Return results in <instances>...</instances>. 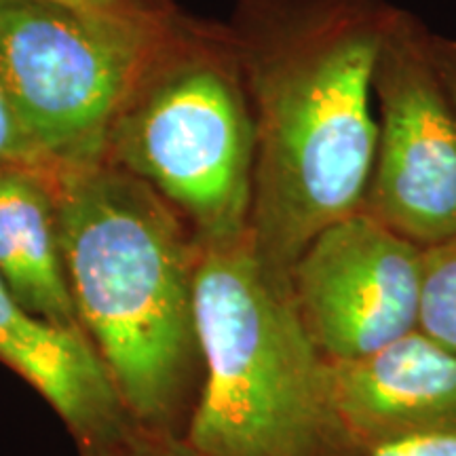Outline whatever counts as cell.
<instances>
[{
  "mask_svg": "<svg viewBox=\"0 0 456 456\" xmlns=\"http://www.w3.org/2000/svg\"><path fill=\"white\" fill-rule=\"evenodd\" d=\"M391 13L387 0H254L245 13L235 55L256 129L249 232L283 275L366 203Z\"/></svg>",
  "mask_w": 456,
  "mask_h": 456,
  "instance_id": "obj_1",
  "label": "cell"
},
{
  "mask_svg": "<svg viewBox=\"0 0 456 456\" xmlns=\"http://www.w3.org/2000/svg\"><path fill=\"white\" fill-rule=\"evenodd\" d=\"M60 241L77 319L121 402L148 423L174 412L199 349L197 241L146 182L102 161L60 167Z\"/></svg>",
  "mask_w": 456,
  "mask_h": 456,
  "instance_id": "obj_2",
  "label": "cell"
},
{
  "mask_svg": "<svg viewBox=\"0 0 456 456\" xmlns=\"http://www.w3.org/2000/svg\"><path fill=\"white\" fill-rule=\"evenodd\" d=\"M192 309L205 363L188 431L199 456H317L342 436L330 359L252 232L197 241Z\"/></svg>",
  "mask_w": 456,
  "mask_h": 456,
  "instance_id": "obj_3",
  "label": "cell"
},
{
  "mask_svg": "<svg viewBox=\"0 0 456 456\" xmlns=\"http://www.w3.org/2000/svg\"><path fill=\"white\" fill-rule=\"evenodd\" d=\"M106 151L184 214L197 241L249 231L256 129L235 53L184 38L131 95Z\"/></svg>",
  "mask_w": 456,
  "mask_h": 456,
  "instance_id": "obj_4",
  "label": "cell"
},
{
  "mask_svg": "<svg viewBox=\"0 0 456 456\" xmlns=\"http://www.w3.org/2000/svg\"><path fill=\"white\" fill-rule=\"evenodd\" d=\"M184 41L167 17L129 20L0 0V81L43 163H98L112 123Z\"/></svg>",
  "mask_w": 456,
  "mask_h": 456,
  "instance_id": "obj_5",
  "label": "cell"
},
{
  "mask_svg": "<svg viewBox=\"0 0 456 456\" xmlns=\"http://www.w3.org/2000/svg\"><path fill=\"white\" fill-rule=\"evenodd\" d=\"M376 152L363 212L419 248L456 235V104L431 32L393 7L374 70Z\"/></svg>",
  "mask_w": 456,
  "mask_h": 456,
  "instance_id": "obj_6",
  "label": "cell"
},
{
  "mask_svg": "<svg viewBox=\"0 0 456 456\" xmlns=\"http://www.w3.org/2000/svg\"><path fill=\"white\" fill-rule=\"evenodd\" d=\"M420 249L363 209L306 245L289 285L330 362L363 357L416 330Z\"/></svg>",
  "mask_w": 456,
  "mask_h": 456,
  "instance_id": "obj_7",
  "label": "cell"
},
{
  "mask_svg": "<svg viewBox=\"0 0 456 456\" xmlns=\"http://www.w3.org/2000/svg\"><path fill=\"white\" fill-rule=\"evenodd\" d=\"M330 374L342 436L370 452L456 433V353L419 330L363 357L330 362Z\"/></svg>",
  "mask_w": 456,
  "mask_h": 456,
  "instance_id": "obj_8",
  "label": "cell"
},
{
  "mask_svg": "<svg viewBox=\"0 0 456 456\" xmlns=\"http://www.w3.org/2000/svg\"><path fill=\"white\" fill-rule=\"evenodd\" d=\"M0 359L37 387L85 440L121 427V395L78 328L49 322L15 298L0 277Z\"/></svg>",
  "mask_w": 456,
  "mask_h": 456,
  "instance_id": "obj_9",
  "label": "cell"
},
{
  "mask_svg": "<svg viewBox=\"0 0 456 456\" xmlns=\"http://www.w3.org/2000/svg\"><path fill=\"white\" fill-rule=\"evenodd\" d=\"M0 277L37 315L77 328L55 191L28 167H0Z\"/></svg>",
  "mask_w": 456,
  "mask_h": 456,
  "instance_id": "obj_10",
  "label": "cell"
},
{
  "mask_svg": "<svg viewBox=\"0 0 456 456\" xmlns=\"http://www.w3.org/2000/svg\"><path fill=\"white\" fill-rule=\"evenodd\" d=\"M416 330L456 353V235L420 249Z\"/></svg>",
  "mask_w": 456,
  "mask_h": 456,
  "instance_id": "obj_11",
  "label": "cell"
},
{
  "mask_svg": "<svg viewBox=\"0 0 456 456\" xmlns=\"http://www.w3.org/2000/svg\"><path fill=\"white\" fill-rule=\"evenodd\" d=\"M43 165L28 140L20 118L0 81V167H37Z\"/></svg>",
  "mask_w": 456,
  "mask_h": 456,
  "instance_id": "obj_12",
  "label": "cell"
},
{
  "mask_svg": "<svg viewBox=\"0 0 456 456\" xmlns=\"http://www.w3.org/2000/svg\"><path fill=\"white\" fill-rule=\"evenodd\" d=\"M370 456H456V433L395 442L372 450Z\"/></svg>",
  "mask_w": 456,
  "mask_h": 456,
  "instance_id": "obj_13",
  "label": "cell"
},
{
  "mask_svg": "<svg viewBox=\"0 0 456 456\" xmlns=\"http://www.w3.org/2000/svg\"><path fill=\"white\" fill-rule=\"evenodd\" d=\"M47 3L89 11V13L129 17V20H155V17H165L155 13L152 9H148L144 0H47Z\"/></svg>",
  "mask_w": 456,
  "mask_h": 456,
  "instance_id": "obj_14",
  "label": "cell"
},
{
  "mask_svg": "<svg viewBox=\"0 0 456 456\" xmlns=\"http://www.w3.org/2000/svg\"><path fill=\"white\" fill-rule=\"evenodd\" d=\"M431 53L442 81L456 104V41L440 37V34H431Z\"/></svg>",
  "mask_w": 456,
  "mask_h": 456,
  "instance_id": "obj_15",
  "label": "cell"
}]
</instances>
